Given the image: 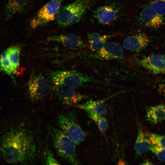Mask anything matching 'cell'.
I'll return each mask as SVG.
<instances>
[{
    "instance_id": "2e32d148",
    "label": "cell",
    "mask_w": 165,
    "mask_h": 165,
    "mask_svg": "<svg viewBox=\"0 0 165 165\" xmlns=\"http://www.w3.org/2000/svg\"><path fill=\"white\" fill-rule=\"evenodd\" d=\"M108 98L99 100L90 99L85 102L79 104L77 103L73 106L83 109L86 112H91L104 116L108 112L105 102Z\"/></svg>"
},
{
    "instance_id": "5bb4252c",
    "label": "cell",
    "mask_w": 165,
    "mask_h": 165,
    "mask_svg": "<svg viewBox=\"0 0 165 165\" xmlns=\"http://www.w3.org/2000/svg\"><path fill=\"white\" fill-rule=\"evenodd\" d=\"M56 91L62 104L73 105L86 97V96L75 91L73 89L65 87L57 86Z\"/></svg>"
},
{
    "instance_id": "7a4b0ae2",
    "label": "cell",
    "mask_w": 165,
    "mask_h": 165,
    "mask_svg": "<svg viewBox=\"0 0 165 165\" xmlns=\"http://www.w3.org/2000/svg\"><path fill=\"white\" fill-rule=\"evenodd\" d=\"M47 131L58 155L69 164H79L76 157V145L71 139L60 129L48 125Z\"/></svg>"
},
{
    "instance_id": "ac0fdd59",
    "label": "cell",
    "mask_w": 165,
    "mask_h": 165,
    "mask_svg": "<svg viewBox=\"0 0 165 165\" xmlns=\"http://www.w3.org/2000/svg\"><path fill=\"white\" fill-rule=\"evenodd\" d=\"M146 119L152 124H156L165 119V104L148 107L146 111Z\"/></svg>"
},
{
    "instance_id": "8992f818",
    "label": "cell",
    "mask_w": 165,
    "mask_h": 165,
    "mask_svg": "<svg viewBox=\"0 0 165 165\" xmlns=\"http://www.w3.org/2000/svg\"><path fill=\"white\" fill-rule=\"evenodd\" d=\"M64 0H52L43 6L31 20L30 25L34 29L53 21Z\"/></svg>"
},
{
    "instance_id": "d6986e66",
    "label": "cell",
    "mask_w": 165,
    "mask_h": 165,
    "mask_svg": "<svg viewBox=\"0 0 165 165\" xmlns=\"http://www.w3.org/2000/svg\"><path fill=\"white\" fill-rule=\"evenodd\" d=\"M87 35L90 48L93 51L101 48L109 37V35H101L96 32H89Z\"/></svg>"
},
{
    "instance_id": "7c38bea8",
    "label": "cell",
    "mask_w": 165,
    "mask_h": 165,
    "mask_svg": "<svg viewBox=\"0 0 165 165\" xmlns=\"http://www.w3.org/2000/svg\"><path fill=\"white\" fill-rule=\"evenodd\" d=\"M150 39L145 33H140L128 36L122 42L123 47L129 50L138 52L147 47Z\"/></svg>"
},
{
    "instance_id": "7402d4cb",
    "label": "cell",
    "mask_w": 165,
    "mask_h": 165,
    "mask_svg": "<svg viewBox=\"0 0 165 165\" xmlns=\"http://www.w3.org/2000/svg\"><path fill=\"white\" fill-rule=\"evenodd\" d=\"M0 66L2 70L6 74L9 75L16 74L8 58L6 51L3 52L1 55Z\"/></svg>"
},
{
    "instance_id": "8fae6325",
    "label": "cell",
    "mask_w": 165,
    "mask_h": 165,
    "mask_svg": "<svg viewBox=\"0 0 165 165\" xmlns=\"http://www.w3.org/2000/svg\"><path fill=\"white\" fill-rule=\"evenodd\" d=\"M141 23L146 27L158 28L164 23V18L157 13L151 6L148 5L145 6L141 10L139 16Z\"/></svg>"
},
{
    "instance_id": "ba28073f",
    "label": "cell",
    "mask_w": 165,
    "mask_h": 165,
    "mask_svg": "<svg viewBox=\"0 0 165 165\" xmlns=\"http://www.w3.org/2000/svg\"><path fill=\"white\" fill-rule=\"evenodd\" d=\"M121 9V5L118 2L107 3L98 7L95 10L93 17L99 24L110 25L119 18Z\"/></svg>"
},
{
    "instance_id": "cb8c5ba5",
    "label": "cell",
    "mask_w": 165,
    "mask_h": 165,
    "mask_svg": "<svg viewBox=\"0 0 165 165\" xmlns=\"http://www.w3.org/2000/svg\"><path fill=\"white\" fill-rule=\"evenodd\" d=\"M148 140L151 145L165 148V137L154 133L150 134L148 136Z\"/></svg>"
},
{
    "instance_id": "4316f807",
    "label": "cell",
    "mask_w": 165,
    "mask_h": 165,
    "mask_svg": "<svg viewBox=\"0 0 165 165\" xmlns=\"http://www.w3.org/2000/svg\"><path fill=\"white\" fill-rule=\"evenodd\" d=\"M159 89L165 95V82L161 83L159 85Z\"/></svg>"
},
{
    "instance_id": "277c9868",
    "label": "cell",
    "mask_w": 165,
    "mask_h": 165,
    "mask_svg": "<svg viewBox=\"0 0 165 165\" xmlns=\"http://www.w3.org/2000/svg\"><path fill=\"white\" fill-rule=\"evenodd\" d=\"M49 77L55 86L73 89L77 88L87 82H97L92 77L75 70L52 71L49 73Z\"/></svg>"
},
{
    "instance_id": "e0dca14e",
    "label": "cell",
    "mask_w": 165,
    "mask_h": 165,
    "mask_svg": "<svg viewBox=\"0 0 165 165\" xmlns=\"http://www.w3.org/2000/svg\"><path fill=\"white\" fill-rule=\"evenodd\" d=\"M150 142L141 127L138 124V134L134 145V149L138 156H141L149 150Z\"/></svg>"
},
{
    "instance_id": "d4e9b609",
    "label": "cell",
    "mask_w": 165,
    "mask_h": 165,
    "mask_svg": "<svg viewBox=\"0 0 165 165\" xmlns=\"http://www.w3.org/2000/svg\"><path fill=\"white\" fill-rule=\"evenodd\" d=\"M150 4L158 14L162 16L165 15V0H155Z\"/></svg>"
},
{
    "instance_id": "44dd1931",
    "label": "cell",
    "mask_w": 165,
    "mask_h": 165,
    "mask_svg": "<svg viewBox=\"0 0 165 165\" xmlns=\"http://www.w3.org/2000/svg\"><path fill=\"white\" fill-rule=\"evenodd\" d=\"M89 117L96 124L100 131L105 133L107 130L108 125L106 119L103 116L91 112H87Z\"/></svg>"
},
{
    "instance_id": "603a6c76",
    "label": "cell",
    "mask_w": 165,
    "mask_h": 165,
    "mask_svg": "<svg viewBox=\"0 0 165 165\" xmlns=\"http://www.w3.org/2000/svg\"><path fill=\"white\" fill-rule=\"evenodd\" d=\"M43 163L46 165H59L60 163L55 158L52 153L47 146L46 147L43 153Z\"/></svg>"
},
{
    "instance_id": "ffe728a7",
    "label": "cell",
    "mask_w": 165,
    "mask_h": 165,
    "mask_svg": "<svg viewBox=\"0 0 165 165\" xmlns=\"http://www.w3.org/2000/svg\"><path fill=\"white\" fill-rule=\"evenodd\" d=\"M6 51L9 60L16 74L20 64V48L18 46L13 45Z\"/></svg>"
},
{
    "instance_id": "5b68a950",
    "label": "cell",
    "mask_w": 165,
    "mask_h": 165,
    "mask_svg": "<svg viewBox=\"0 0 165 165\" xmlns=\"http://www.w3.org/2000/svg\"><path fill=\"white\" fill-rule=\"evenodd\" d=\"M57 123L60 129L76 145L85 139L86 134L78 123L75 111L72 110L60 114L57 117Z\"/></svg>"
},
{
    "instance_id": "9a60e30c",
    "label": "cell",
    "mask_w": 165,
    "mask_h": 165,
    "mask_svg": "<svg viewBox=\"0 0 165 165\" xmlns=\"http://www.w3.org/2000/svg\"><path fill=\"white\" fill-rule=\"evenodd\" d=\"M31 0H6L5 10L6 18L8 19L16 14L26 11L31 4Z\"/></svg>"
},
{
    "instance_id": "3957f363",
    "label": "cell",
    "mask_w": 165,
    "mask_h": 165,
    "mask_svg": "<svg viewBox=\"0 0 165 165\" xmlns=\"http://www.w3.org/2000/svg\"><path fill=\"white\" fill-rule=\"evenodd\" d=\"M88 0H76L60 9L56 22L60 27L73 25L80 21L90 6Z\"/></svg>"
},
{
    "instance_id": "83f0119b",
    "label": "cell",
    "mask_w": 165,
    "mask_h": 165,
    "mask_svg": "<svg viewBox=\"0 0 165 165\" xmlns=\"http://www.w3.org/2000/svg\"><path fill=\"white\" fill-rule=\"evenodd\" d=\"M143 165H152L153 163L150 162L149 160H145V161L142 164Z\"/></svg>"
},
{
    "instance_id": "484cf974",
    "label": "cell",
    "mask_w": 165,
    "mask_h": 165,
    "mask_svg": "<svg viewBox=\"0 0 165 165\" xmlns=\"http://www.w3.org/2000/svg\"><path fill=\"white\" fill-rule=\"evenodd\" d=\"M149 150L151 151L159 160L165 162V148L151 145Z\"/></svg>"
},
{
    "instance_id": "30bf717a",
    "label": "cell",
    "mask_w": 165,
    "mask_h": 165,
    "mask_svg": "<svg viewBox=\"0 0 165 165\" xmlns=\"http://www.w3.org/2000/svg\"><path fill=\"white\" fill-rule=\"evenodd\" d=\"M141 66L155 74H165V55L152 54L142 58Z\"/></svg>"
},
{
    "instance_id": "9c48e42d",
    "label": "cell",
    "mask_w": 165,
    "mask_h": 165,
    "mask_svg": "<svg viewBox=\"0 0 165 165\" xmlns=\"http://www.w3.org/2000/svg\"><path fill=\"white\" fill-rule=\"evenodd\" d=\"M123 55V50L121 46L116 43L109 42H106L90 57L98 59L110 60L121 59Z\"/></svg>"
},
{
    "instance_id": "4fadbf2b",
    "label": "cell",
    "mask_w": 165,
    "mask_h": 165,
    "mask_svg": "<svg viewBox=\"0 0 165 165\" xmlns=\"http://www.w3.org/2000/svg\"><path fill=\"white\" fill-rule=\"evenodd\" d=\"M46 41L60 43L64 47L69 48L82 49L86 47L80 36L73 33L50 36L47 38Z\"/></svg>"
},
{
    "instance_id": "52a82bcc",
    "label": "cell",
    "mask_w": 165,
    "mask_h": 165,
    "mask_svg": "<svg viewBox=\"0 0 165 165\" xmlns=\"http://www.w3.org/2000/svg\"><path fill=\"white\" fill-rule=\"evenodd\" d=\"M29 95L33 101L42 99L50 92V82L40 73H33L31 75L28 83Z\"/></svg>"
},
{
    "instance_id": "6da1fadb",
    "label": "cell",
    "mask_w": 165,
    "mask_h": 165,
    "mask_svg": "<svg viewBox=\"0 0 165 165\" xmlns=\"http://www.w3.org/2000/svg\"><path fill=\"white\" fill-rule=\"evenodd\" d=\"M1 148L4 159L13 164H33L39 154L34 134L29 128L21 125L13 128L4 137Z\"/></svg>"
}]
</instances>
